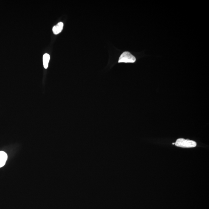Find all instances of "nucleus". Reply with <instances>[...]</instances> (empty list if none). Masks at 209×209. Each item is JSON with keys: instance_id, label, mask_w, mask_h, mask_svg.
<instances>
[{"instance_id": "obj_1", "label": "nucleus", "mask_w": 209, "mask_h": 209, "mask_svg": "<svg viewBox=\"0 0 209 209\" xmlns=\"http://www.w3.org/2000/svg\"><path fill=\"white\" fill-rule=\"evenodd\" d=\"M175 145L177 147L183 148H194L197 146V143L195 141L183 138L177 139Z\"/></svg>"}, {"instance_id": "obj_2", "label": "nucleus", "mask_w": 209, "mask_h": 209, "mask_svg": "<svg viewBox=\"0 0 209 209\" xmlns=\"http://www.w3.org/2000/svg\"><path fill=\"white\" fill-rule=\"evenodd\" d=\"M134 56L129 52H124L120 57L119 62L134 63L136 61Z\"/></svg>"}, {"instance_id": "obj_3", "label": "nucleus", "mask_w": 209, "mask_h": 209, "mask_svg": "<svg viewBox=\"0 0 209 209\" xmlns=\"http://www.w3.org/2000/svg\"><path fill=\"white\" fill-rule=\"evenodd\" d=\"M8 159V155L6 153L0 151V168L4 166Z\"/></svg>"}, {"instance_id": "obj_4", "label": "nucleus", "mask_w": 209, "mask_h": 209, "mask_svg": "<svg viewBox=\"0 0 209 209\" xmlns=\"http://www.w3.org/2000/svg\"><path fill=\"white\" fill-rule=\"evenodd\" d=\"M64 24L62 22H59L56 25L54 26L53 27L52 31H53V34L55 35L59 34L62 31L63 28Z\"/></svg>"}, {"instance_id": "obj_5", "label": "nucleus", "mask_w": 209, "mask_h": 209, "mask_svg": "<svg viewBox=\"0 0 209 209\" xmlns=\"http://www.w3.org/2000/svg\"><path fill=\"white\" fill-rule=\"evenodd\" d=\"M50 56L48 53H45L43 56V64L44 67L47 69L48 67L49 62Z\"/></svg>"}, {"instance_id": "obj_6", "label": "nucleus", "mask_w": 209, "mask_h": 209, "mask_svg": "<svg viewBox=\"0 0 209 209\" xmlns=\"http://www.w3.org/2000/svg\"><path fill=\"white\" fill-rule=\"evenodd\" d=\"M175 143H172V145H175Z\"/></svg>"}]
</instances>
